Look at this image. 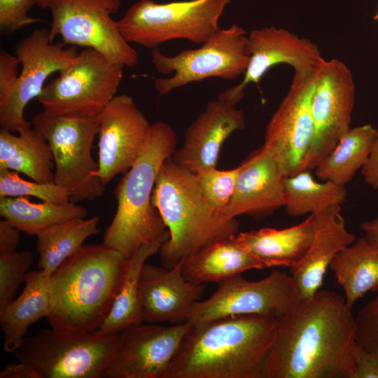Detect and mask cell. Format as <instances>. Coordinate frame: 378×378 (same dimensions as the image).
I'll use <instances>...</instances> for the list:
<instances>
[{"label":"cell","mask_w":378,"mask_h":378,"mask_svg":"<svg viewBox=\"0 0 378 378\" xmlns=\"http://www.w3.org/2000/svg\"><path fill=\"white\" fill-rule=\"evenodd\" d=\"M356 344L344 297L319 290L278 319L262 378H351Z\"/></svg>","instance_id":"cell-1"},{"label":"cell","mask_w":378,"mask_h":378,"mask_svg":"<svg viewBox=\"0 0 378 378\" xmlns=\"http://www.w3.org/2000/svg\"><path fill=\"white\" fill-rule=\"evenodd\" d=\"M277 322L241 315L190 325L167 378H262Z\"/></svg>","instance_id":"cell-2"},{"label":"cell","mask_w":378,"mask_h":378,"mask_svg":"<svg viewBox=\"0 0 378 378\" xmlns=\"http://www.w3.org/2000/svg\"><path fill=\"white\" fill-rule=\"evenodd\" d=\"M128 258L102 244L83 245L51 274L55 330L97 331L120 290Z\"/></svg>","instance_id":"cell-3"},{"label":"cell","mask_w":378,"mask_h":378,"mask_svg":"<svg viewBox=\"0 0 378 378\" xmlns=\"http://www.w3.org/2000/svg\"><path fill=\"white\" fill-rule=\"evenodd\" d=\"M152 203L169 232L159 249L162 265L168 269L200 248L236 234L239 229L236 218L227 219L209 205L195 174L172 156L159 169Z\"/></svg>","instance_id":"cell-4"},{"label":"cell","mask_w":378,"mask_h":378,"mask_svg":"<svg viewBox=\"0 0 378 378\" xmlns=\"http://www.w3.org/2000/svg\"><path fill=\"white\" fill-rule=\"evenodd\" d=\"M176 143L168 123L151 125L144 151L115 188L118 208L103 237L104 245L129 258L142 245L169 237L152 194L159 169L175 153Z\"/></svg>","instance_id":"cell-5"},{"label":"cell","mask_w":378,"mask_h":378,"mask_svg":"<svg viewBox=\"0 0 378 378\" xmlns=\"http://www.w3.org/2000/svg\"><path fill=\"white\" fill-rule=\"evenodd\" d=\"M231 0H189L158 4L141 0L116 21L123 38L148 49L174 39L202 44L220 28Z\"/></svg>","instance_id":"cell-6"},{"label":"cell","mask_w":378,"mask_h":378,"mask_svg":"<svg viewBox=\"0 0 378 378\" xmlns=\"http://www.w3.org/2000/svg\"><path fill=\"white\" fill-rule=\"evenodd\" d=\"M31 123L50 145L54 183L69 192L70 202H91L101 197L105 186L97 176L99 164L92 155L98 117L55 116L43 111L32 118Z\"/></svg>","instance_id":"cell-7"},{"label":"cell","mask_w":378,"mask_h":378,"mask_svg":"<svg viewBox=\"0 0 378 378\" xmlns=\"http://www.w3.org/2000/svg\"><path fill=\"white\" fill-rule=\"evenodd\" d=\"M118 333L44 330L25 337L13 353L33 365L41 378H102Z\"/></svg>","instance_id":"cell-8"},{"label":"cell","mask_w":378,"mask_h":378,"mask_svg":"<svg viewBox=\"0 0 378 378\" xmlns=\"http://www.w3.org/2000/svg\"><path fill=\"white\" fill-rule=\"evenodd\" d=\"M124 66L86 48L59 76L45 85L37 101L50 115L97 117L116 95Z\"/></svg>","instance_id":"cell-9"},{"label":"cell","mask_w":378,"mask_h":378,"mask_svg":"<svg viewBox=\"0 0 378 378\" xmlns=\"http://www.w3.org/2000/svg\"><path fill=\"white\" fill-rule=\"evenodd\" d=\"M156 70L172 76L156 78L154 88L161 95L193 82L215 77L232 80L244 76L250 54L246 31L237 24L219 29L202 46L187 49L174 56L158 48L151 53Z\"/></svg>","instance_id":"cell-10"},{"label":"cell","mask_w":378,"mask_h":378,"mask_svg":"<svg viewBox=\"0 0 378 378\" xmlns=\"http://www.w3.org/2000/svg\"><path fill=\"white\" fill-rule=\"evenodd\" d=\"M120 0H37L36 6L50 12L49 36H59L66 45L94 49L109 60L133 67L139 55L120 34L112 18Z\"/></svg>","instance_id":"cell-11"},{"label":"cell","mask_w":378,"mask_h":378,"mask_svg":"<svg viewBox=\"0 0 378 378\" xmlns=\"http://www.w3.org/2000/svg\"><path fill=\"white\" fill-rule=\"evenodd\" d=\"M301 300L293 277L284 272L273 270L258 281H249L239 274L220 281L209 298L195 302L186 322L195 326L241 315L278 320Z\"/></svg>","instance_id":"cell-12"},{"label":"cell","mask_w":378,"mask_h":378,"mask_svg":"<svg viewBox=\"0 0 378 378\" xmlns=\"http://www.w3.org/2000/svg\"><path fill=\"white\" fill-rule=\"evenodd\" d=\"M355 94L354 76L346 64L324 59L312 97L314 132L302 171L315 169L351 128Z\"/></svg>","instance_id":"cell-13"},{"label":"cell","mask_w":378,"mask_h":378,"mask_svg":"<svg viewBox=\"0 0 378 378\" xmlns=\"http://www.w3.org/2000/svg\"><path fill=\"white\" fill-rule=\"evenodd\" d=\"M66 46L51 41L47 29H35L17 43L15 55L22 69L13 92L0 103L1 129L18 132L32 125L24 117L26 106L40 95L52 74L64 70L77 57V48Z\"/></svg>","instance_id":"cell-14"},{"label":"cell","mask_w":378,"mask_h":378,"mask_svg":"<svg viewBox=\"0 0 378 378\" xmlns=\"http://www.w3.org/2000/svg\"><path fill=\"white\" fill-rule=\"evenodd\" d=\"M317 69L294 71L288 90L266 127L263 146L277 158L285 177L302 172L312 142L311 102Z\"/></svg>","instance_id":"cell-15"},{"label":"cell","mask_w":378,"mask_h":378,"mask_svg":"<svg viewBox=\"0 0 378 378\" xmlns=\"http://www.w3.org/2000/svg\"><path fill=\"white\" fill-rule=\"evenodd\" d=\"M190 328L188 322L161 326L144 322L118 332L104 378H167Z\"/></svg>","instance_id":"cell-16"},{"label":"cell","mask_w":378,"mask_h":378,"mask_svg":"<svg viewBox=\"0 0 378 378\" xmlns=\"http://www.w3.org/2000/svg\"><path fill=\"white\" fill-rule=\"evenodd\" d=\"M99 170L106 186L115 176L125 174L144 151L151 125L127 94H116L97 115Z\"/></svg>","instance_id":"cell-17"},{"label":"cell","mask_w":378,"mask_h":378,"mask_svg":"<svg viewBox=\"0 0 378 378\" xmlns=\"http://www.w3.org/2000/svg\"><path fill=\"white\" fill-rule=\"evenodd\" d=\"M248 38L250 59L242 80L218 97L234 105L244 97L246 87L258 84L272 67L286 64L294 71H312L324 59L316 43L284 28L271 26L253 29Z\"/></svg>","instance_id":"cell-18"},{"label":"cell","mask_w":378,"mask_h":378,"mask_svg":"<svg viewBox=\"0 0 378 378\" xmlns=\"http://www.w3.org/2000/svg\"><path fill=\"white\" fill-rule=\"evenodd\" d=\"M245 128L243 111L218 97L209 102L188 127L182 146L172 158L192 173L215 168L223 142L233 132Z\"/></svg>","instance_id":"cell-19"},{"label":"cell","mask_w":378,"mask_h":378,"mask_svg":"<svg viewBox=\"0 0 378 378\" xmlns=\"http://www.w3.org/2000/svg\"><path fill=\"white\" fill-rule=\"evenodd\" d=\"M228 205L221 211L227 219L247 214L262 219L284 206L285 176L277 158L263 145L242 164Z\"/></svg>","instance_id":"cell-20"},{"label":"cell","mask_w":378,"mask_h":378,"mask_svg":"<svg viewBox=\"0 0 378 378\" xmlns=\"http://www.w3.org/2000/svg\"><path fill=\"white\" fill-rule=\"evenodd\" d=\"M181 265L182 260L171 269L146 263L143 266L139 290L144 322H186L205 286L187 281L182 274Z\"/></svg>","instance_id":"cell-21"},{"label":"cell","mask_w":378,"mask_h":378,"mask_svg":"<svg viewBox=\"0 0 378 378\" xmlns=\"http://www.w3.org/2000/svg\"><path fill=\"white\" fill-rule=\"evenodd\" d=\"M314 215L316 229L312 242L304 256L290 270L301 300L309 298L319 290L335 255L356 241L354 234L346 227L341 205L329 206Z\"/></svg>","instance_id":"cell-22"},{"label":"cell","mask_w":378,"mask_h":378,"mask_svg":"<svg viewBox=\"0 0 378 378\" xmlns=\"http://www.w3.org/2000/svg\"><path fill=\"white\" fill-rule=\"evenodd\" d=\"M316 229V218L310 214L300 223L284 229L270 227L237 232V243L263 267H291L309 248Z\"/></svg>","instance_id":"cell-23"},{"label":"cell","mask_w":378,"mask_h":378,"mask_svg":"<svg viewBox=\"0 0 378 378\" xmlns=\"http://www.w3.org/2000/svg\"><path fill=\"white\" fill-rule=\"evenodd\" d=\"M51 274L43 270L28 272L20 295L0 312L6 352L13 353L22 343L29 326L49 315L52 304Z\"/></svg>","instance_id":"cell-24"},{"label":"cell","mask_w":378,"mask_h":378,"mask_svg":"<svg viewBox=\"0 0 378 378\" xmlns=\"http://www.w3.org/2000/svg\"><path fill=\"white\" fill-rule=\"evenodd\" d=\"M235 235L216 241L183 258L184 278L195 284L218 283L246 270L263 269L254 257L238 245Z\"/></svg>","instance_id":"cell-25"},{"label":"cell","mask_w":378,"mask_h":378,"mask_svg":"<svg viewBox=\"0 0 378 378\" xmlns=\"http://www.w3.org/2000/svg\"><path fill=\"white\" fill-rule=\"evenodd\" d=\"M31 126L20 130L18 136L0 130V169L22 173L40 183L54 182L51 148L43 135Z\"/></svg>","instance_id":"cell-26"},{"label":"cell","mask_w":378,"mask_h":378,"mask_svg":"<svg viewBox=\"0 0 378 378\" xmlns=\"http://www.w3.org/2000/svg\"><path fill=\"white\" fill-rule=\"evenodd\" d=\"M329 267L350 308L368 292L378 291V249L365 237L340 250Z\"/></svg>","instance_id":"cell-27"},{"label":"cell","mask_w":378,"mask_h":378,"mask_svg":"<svg viewBox=\"0 0 378 378\" xmlns=\"http://www.w3.org/2000/svg\"><path fill=\"white\" fill-rule=\"evenodd\" d=\"M169 237L145 244L128 258L120 290L108 316L97 331L118 333L127 326L144 322L139 290L141 271L146 260L159 251Z\"/></svg>","instance_id":"cell-28"},{"label":"cell","mask_w":378,"mask_h":378,"mask_svg":"<svg viewBox=\"0 0 378 378\" xmlns=\"http://www.w3.org/2000/svg\"><path fill=\"white\" fill-rule=\"evenodd\" d=\"M88 210L72 202L34 203L27 197H0V216L30 236L69 220L86 218Z\"/></svg>","instance_id":"cell-29"},{"label":"cell","mask_w":378,"mask_h":378,"mask_svg":"<svg viewBox=\"0 0 378 378\" xmlns=\"http://www.w3.org/2000/svg\"><path fill=\"white\" fill-rule=\"evenodd\" d=\"M377 130L370 124L351 127L315 168L316 176L322 181L347 184L366 162Z\"/></svg>","instance_id":"cell-30"},{"label":"cell","mask_w":378,"mask_h":378,"mask_svg":"<svg viewBox=\"0 0 378 378\" xmlns=\"http://www.w3.org/2000/svg\"><path fill=\"white\" fill-rule=\"evenodd\" d=\"M100 218H78L53 225L36 235L39 270L52 273L76 253L89 237L99 232Z\"/></svg>","instance_id":"cell-31"},{"label":"cell","mask_w":378,"mask_h":378,"mask_svg":"<svg viewBox=\"0 0 378 378\" xmlns=\"http://www.w3.org/2000/svg\"><path fill=\"white\" fill-rule=\"evenodd\" d=\"M283 185L284 206L292 217L317 214L329 206L342 205L347 197L345 186L318 182L310 171L285 177Z\"/></svg>","instance_id":"cell-32"},{"label":"cell","mask_w":378,"mask_h":378,"mask_svg":"<svg viewBox=\"0 0 378 378\" xmlns=\"http://www.w3.org/2000/svg\"><path fill=\"white\" fill-rule=\"evenodd\" d=\"M28 196L52 203L70 202L69 192L54 182L29 181L21 178L15 171L0 169V197Z\"/></svg>","instance_id":"cell-33"},{"label":"cell","mask_w":378,"mask_h":378,"mask_svg":"<svg viewBox=\"0 0 378 378\" xmlns=\"http://www.w3.org/2000/svg\"><path fill=\"white\" fill-rule=\"evenodd\" d=\"M33 261L29 251L0 249V312L13 300Z\"/></svg>","instance_id":"cell-34"},{"label":"cell","mask_w":378,"mask_h":378,"mask_svg":"<svg viewBox=\"0 0 378 378\" xmlns=\"http://www.w3.org/2000/svg\"><path fill=\"white\" fill-rule=\"evenodd\" d=\"M241 167V164L230 170H218L215 167L195 173L206 200L220 214L232 199Z\"/></svg>","instance_id":"cell-35"},{"label":"cell","mask_w":378,"mask_h":378,"mask_svg":"<svg viewBox=\"0 0 378 378\" xmlns=\"http://www.w3.org/2000/svg\"><path fill=\"white\" fill-rule=\"evenodd\" d=\"M36 2L37 0H0L1 31L11 34L29 24L43 22L28 15Z\"/></svg>","instance_id":"cell-36"},{"label":"cell","mask_w":378,"mask_h":378,"mask_svg":"<svg viewBox=\"0 0 378 378\" xmlns=\"http://www.w3.org/2000/svg\"><path fill=\"white\" fill-rule=\"evenodd\" d=\"M355 321L356 342L378 354V296L360 309Z\"/></svg>","instance_id":"cell-37"},{"label":"cell","mask_w":378,"mask_h":378,"mask_svg":"<svg viewBox=\"0 0 378 378\" xmlns=\"http://www.w3.org/2000/svg\"><path fill=\"white\" fill-rule=\"evenodd\" d=\"M20 62L18 57L4 50H0V103L11 94L17 83Z\"/></svg>","instance_id":"cell-38"},{"label":"cell","mask_w":378,"mask_h":378,"mask_svg":"<svg viewBox=\"0 0 378 378\" xmlns=\"http://www.w3.org/2000/svg\"><path fill=\"white\" fill-rule=\"evenodd\" d=\"M351 378H378V354L365 349L357 342L353 351Z\"/></svg>","instance_id":"cell-39"},{"label":"cell","mask_w":378,"mask_h":378,"mask_svg":"<svg viewBox=\"0 0 378 378\" xmlns=\"http://www.w3.org/2000/svg\"><path fill=\"white\" fill-rule=\"evenodd\" d=\"M365 182L378 190V130L370 155L360 169Z\"/></svg>","instance_id":"cell-40"},{"label":"cell","mask_w":378,"mask_h":378,"mask_svg":"<svg viewBox=\"0 0 378 378\" xmlns=\"http://www.w3.org/2000/svg\"><path fill=\"white\" fill-rule=\"evenodd\" d=\"M0 378H41L37 370L31 365L19 361L6 365L0 372Z\"/></svg>","instance_id":"cell-41"},{"label":"cell","mask_w":378,"mask_h":378,"mask_svg":"<svg viewBox=\"0 0 378 378\" xmlns=\"http://www.w3.org/2000/svg\"><path fill=\"white\" fill-rule=\"evenodd\" d=\"M21 230L4 219L0 221V249L17 250Z\"/></svg>","instance_id":"cell-42"},{"label":"cell","mask_w":378,"mask_h":378,"mask_svg":"<svg viewBox=\"0 0 378 378\" xmlns=\"http://www.w3.org/2000/svg\"><path fill=\"white\" fill-rule=\"evenodd\" d=\"M360 227L365 238L378 249V216L363 222Z\"/></svg>","instance_id":"cell-43"},{"label":"cell","mask_w":378,"mask_h":378,"mask_svg":"<svg viewBox=\"0 0 378 378\" xmlns=\"http://www.w3.org/2000/svg\"><path fill=\"white\" fill-rule=\"evenodd\" d=\"M373 19H374V20L378 22V8H377V10L375 15L373 17Z\"/></svg>","instance_id":"cell-44"}]
</instances>
